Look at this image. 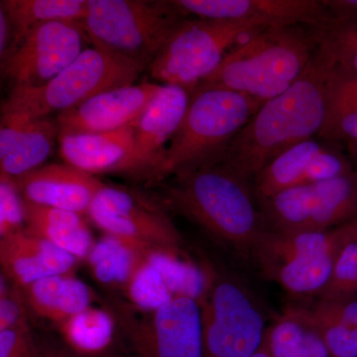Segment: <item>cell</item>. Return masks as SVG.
Wrapping results in <instances>:
<instances>
[{
    "label": "cell",
    "mask_w": 357,
    "mask_h": 357,
    "mask_svg": "<svg viewBox=\"0 0 357 357\" xmlns=\"http://www.w3.org/2000/svg\"><path fill=\"white\" fill-rule=\"evenodd\" d=\"M333 67L318 47L299 79L263 102L229 145L210 160L251 184L275 157L319 134L326 121V86Z\"/></svg>",
    "instance_id": "cell-1"
},
{
    "label": "cell",
    "mask_w": 357,
    "mask_h": 357,
    "mask_svg": "<svg viewBox=\"0 0 357 357\" xmlns=\"http://www.w3.org/2000/svg\"><path fill=\"white\" fill-rule=\"evenodd\" d=\"M167 185V203L218 243L250 259L265 232L250 183L215 161L178 171Z\"/></svg>",
    "instance_id": "cell-2"
},
{
    "label": "cell",
    "mask_w": 357,
    "mask_h": 357,
    "mask_svg": "<svg viewBox=\"0 0 357 357\" xmlns=\"http://www.w3.org/2000/svg\"><path fill=\"white\" fill-rule=\"evenodd\" d=\"M306 27H269L253 33L199 86L231 89L262 102L281 95L299 79L318 49L314 28Z\"/></svg>",
    "instance_id": "cell-3"
},
{
    "label": "cell",
    "mask_w": 357,
    "mask_h": 357,
    "mask_svg": "<svg viewBox=\"0 0 357 357\" xmlns=\"http://www.w3.org/2000/svg\"><path fill=\"white\" fill-rule=\"evenodd\" d=\"M262 100L231 89L198 86L180 128L147 174L163 180L217 156L261 107Z\"/></svg>",
    "instance_id": "cell-4"
},
{
    "label": "cell",
    "mask_w": 357,
    "mask_h": 357,
    "mask_svg": "<svg viewBox=\"0 0 357 357\" xmlns=\"http://www.w3.org/2000/svg\"><path fill=\"white\" fill-rule=\"evenodd\" d=\"M185 20L187 15L173 1L88 0L82 27L95 48L144 70Z\"/></svg>",
    "instance_id": "cell-5"
},
{
    "label": "cell",
    "mask_w": 357,
    "mask_h": 357,
    "mask_svg": "<svg viewBox=\"0 0 357 357\" xmlns=\"http://www.w3.org/2000/svg\"><path fill=\"white\" fill-rule=\"evenodd\" d=\"M142 72L138 66L109 52L86 49L43 86L13 88L2 102L1 121H28L61 114L103 91L134 84Z\"/></svg>",
    "instance_id": "cell-6"
},
{
    "label": "cell",
    "mask_w": 357,
    "mask_h": 357,
    "mask_svg": "<svg viewBox=\"0 0 357 357\" xmlns=\"http://www.w3.org/2000/svg\"><path fill=\"white\" fill-rule=\"evenodd\" d=\"M208 267L201 301L204 357H251L264 344L270 326L261 302L230 272Z\"/></svg>",
    "instance_id": "cell-7"
},
{
    "label": "cell",
    "mask_w": 357,
    "mask_h": 357,
    "mask_svg": "<svg viewBox=\"0 0 357 357\" xmlns=\"http://www.w3.org/2000/svg\"><path fill=\"white\" fill-rule=\"evenodd\" d=\"M264 28L239 20H185L149 67L152 79L191 93L218 69L243 35Z\"/></svg>",
    "instance_id": "cell-8"
},
{
    "label": "cell",
    "mask_w": 357,
    "mask_h": 357,
    "mask_svg": "<svg viewBox=\"0 0 357 357\" xmlns=\"http://www.w3.org/2000/svg\"><path fill=\"white\" fill-rule=\"evenodd\" d=\"M119 325L137 357H204L203 319L199 301L177 296L152 312H140L119 305Z\"/></svg>",
    "instance_id": "cell-9"
},
{
    "label": "cell",
    "mask_w": 357,
    "mask_h": 357,
    "mask_svg": "<svg viewBox=\"0 0 357 357\" xmlns=\"http://www.w3.org/2000/svg\"><path fill=\"white\" fill-rule=\"evenodd\" d=\"M88 215L109 236L147 245L182 249V236L165 210L140 192L105 185Z\"/></svg>",
    "instance_id": "cell-10"
},
{
    "label": "cell",
    "mask_w": 357,
    "mask_h": 357,
    "mask_svg": "<svg viewBox=\"0 0 357 357\" xmlns=\"http://www.w3.org/2000/svg\"><path fill=\"white\" fill-rule=\"evenodd\" d=\"M88 39L79 23L54 21L36 26L1 62V73L13 88H36L72 64Z\"/></svg>",
    "instance_id": "cell-11"
},
{
    "label": "cell",
    "mask_w": 357,
    "mask_h": 357,
    "mask_svg": "<svg viewBox=\"0 0 357 357\" xmlns=\"http://www.w3.org/2000/svg\"><path fill=\"white\" fill-rule=\"evenodd\" d=\"M185 14L204 20H239L261 28H321L333 20L323 0H173Z\"/></svg>",
    "instance_id": "cell-12"
},
{
    "label": "cell",
    "mask_w": 357,
    "mask_h": 357,
    "mask_svg": "<svg viewBox=\"0 0 357 357\" xmlns=\"http://www.w3.org/2000/svg\"><path fill=\"white\" fill-rule=\"evenodd\" d=\"M162 84L121 86L91 96L73 109L58 114L61 136L103 133L136 123Z\"/></svg>",
    "instance_id": "cell-13"
},
{
    "label": "cell",
    "mask_w": 357,
    "mask_h": 357,
    "mask_svg": "<svg viewBox=\"0 0 357 357\" xmlns=\"http://www.w3.org/2000/svg\"><path fill=\"white\" fill-rule=\"evenodd\" d=\"M191 93L182 86L162 84L136 123L132 151L117 173L146 178L155 162L177 132L189 107Z\"/></svg>",
    "instance_id": "cell-14"
},
{
    "label": "cell",
    "mask_w": 357,
    "mask_h": 357,
    "mask_svg": "<svg viewBox=\"0 0 357 357\" xmlns=\"http://www.w3.org/2000/svg\"><path fill=\"white\" fill-rule=\"evenodd\" d=\"M13 180L24 201L79 215H88L105 185L95 175L69 164H49Z\"/></svg>",
    "instance_id": "cell-15"
},
{
    "label": "cell",
    "mask_w": 357,
    "mask_h": 357,
    "mask_svg": "<svg viewBox=\"0 0 357 357\" xmlns=\"http://www.w3.org/2000/svg\"><path fill=\"white\" fill-rule=\"evenodd\" d=\"M77 263L74 256L25 229L0 238L1 274L20 288L47 277L73 273Z\"/></svg>",
    "instance_id": "cell-16"
},
{
    "label": "cell",
    "mask_w": 357,
    "mask_h": 357,
    "mask_svg": "<svg viewBox=\"0 0 357 357\" xmlns=\"http://www.w3.org/2000/svg\"><path fill=\"white\" fill-rule=\"evenodd\" d=\"M60 138L57 119L50 116L28 121H1L0 176L16 178L43 165Z\"/></svg>",
    "instance_id": "cell-17"
},
{
    "label": "cell",
    "mask_w": 357,
    "mask_h": 357,
    "mask_svg": "<svg viewBox=\"0 0 357 357\" xmlns=\"http://www.w3.org/2000/svg\"><path fill=\"white\" fill-rule=\"evenodd\" d=\"M136 123L110 132L61 136V157L66 164L91 175L117 173L132 151Z\"/></svg>",
    "instance_id": "cell-18"
},
{
    "label": "cell",
    "mask_w": 357,
    "mask_h": 357,
    "mask_svg": "<svg viewBox=\"0 0 357 357\" xmlns=\"http://www.w3.org/2000/svg\"><path fill=\"white\" fill-rule=\"evenodd\" d=\"M21 289L30 312L57 326L95 300L93 290L74 272L47 277Z\"/></svg>",
    "instance_id": "cell-19"
},
{
    "label": "cell",
    "mask_w": 357,
    "mask_h": 357,
    "mask_svg": "<svg viewBox=\"0 0 357 357\" xmlns=\"http://www.w3.org/2000/svg\"><path fill=\"white\" fill-rule=\"evenodd\" d=\"M25 229L79 260H86L96 241L83 215L24 201Z\"/></svg>",
    "instance_id": "cell-20"
},
{
    "label": "cell",
    "mask_w": 357,
    "mask_h": 357,
    "mask_svg": "<svg viewBox=\"0 0 357 357\" xmlns=\"http://www.w3.org/2000/svg\"><path fill=\"white\" fill-rule=\"evenodd\" d=\"M151 245L105 234L96 243L86 261L93 278L103 286L122 291L146 259Z\"/></svg>",
    "instance_id": "cell-21"
},
{
    "label": "cell",
    "mask_w": 357,
    "mask_h": 357,
    "mask_svg": "<svg viewBox=\"0 0 357 357\" xmlns=\"http://www.w3.org/2000/svg\"><path fill=\"white\" fill-rule=\"evenodd\" d=\"M342 248L294 256L268 268L263 273L292 295L319 297L330 282Z\"/></svg>",
    "instance_id": "cell-22"
},
{
    "label": "cell",
    "mask_w": 357,
    "mask_h": 357,
    "mask_svg": "<svg viewBox=\"0 0 357 357\" xmlns=\"http://www.w3.org/2000/svg\"><path fill=\"white\" fill-rule=\"evenodd\" d=\"M357 218V174L312 184L309 231H326Z\"/></svg>",
    "instance_id": "cell-23"
},
{
    "label": "cell",
    "mask_w": 357,
    "mask_h": 357,
    "mask_svg": "<svg viewBox=\"0 0 357 357\" xmlns=\"http://www.w3.org/2000/svg\"><path fill=\"white\" fill-rule=\"evenodd\" d=\"M0 3L13 30V46L7 57L36 26L54 21H69L82 25L88 13L86 0H1Z\"/></svg>",
    "instance_id": "cell-24"
},
{
    "label": "cell",
    "mask_w": 357,
    "mask_h": 357,
    "mask_svg": "<svg viewBox=\"0 0 357 357\" xmlns=\"http://www.w3.org/2000/svg\"><path fill=\"white\" fill-rule=\"evenodd\" d=\"M321 149L323 146L319 141L312 138L294 145L275 157L251 181L257 202L289 188L307 185V169Z\"/></svg>",
    "instance_id": "cell-25"
},
{
    "label": "cell",
    "mask_w": 357,
    "mask_h": 357,
    "mask_svg": "<svg viewBox=\"0 0 357 357\" xmlns=\"http://www.w3.org/2000/svg\"><path fill=\"white\" fill-rule=\"evenodd\" d=\"M116 319L112 312L91 306L58 325L66 344L84 357L100 356L109 349L115 335Z\"/></svg>",
    "instance_id": "cell-26"
},
{
    "label": "cell",
    "mask_w": 357,
    "mask_h": 357,
    "mask_svg": "<svg viewBox=\"0 0 357 357\" xmlns=\"http://www.w3.org/2000/svg\"><path fill=\"white\" fill-rule=\"evenodd\" d=\"M146 259L158 272L174 297L187 296L201 302L208 285V267L198 266L182 249L149 246Z\"/></svg>",
    "instance_id": "cell-27"
},
{
    "label": "cell",
    "mask_w": 357,
    "mask_h": 357,
    "mask_svg": "<svg viewBox=\"0 0 357 357\" xmlns=\"http://www.w3.org/2000/svg\"><path fill=\"white\" fill-rule=\"evenodd\" d=\"M312 184L296 185L258 202L265 231L296 234L309 231Z\"/></svg>",
    "instance_id": "cell-28"
},
{
    "label": "cell",
    "mask_w": 357,
    "mask_h": 357,
    "mask_svg": "<svg viewBox=\"0 0 357 357\" xmlns=\"http://www.w3.org/2000/svg\"><path fill=\"white\" fill-rule=\"evenodd\" d=\"M314 31L319 50L333 66L357 75V21L332 20Z\"/></svg>",
    "instance_id": "cell-29"
},
{
    "label": "cell",
    "mask_w": 357,
    "mask_h": 357,
    "mask_svg": "<svg viewBox=\"0 0 357 357\" xmlns=\"http://www.w3.org/2000/svg\"><path fill=\"white\" fill-rule=\"evenodd\" d=\"M122 293L128 300L129 307L141 312L154 311L174 297L147 259L134 272Z\"/></svg>",
    "instance_id": "cell-30"
},
{
    "label": "cell",
    "mask_w": 357,
    "mask_h": 357,
    "mask_svg": "<svg viewBox=\"0 0 357 357\" xmlns=\"http://www.w3.org/2000/svg\"><path fill=\"white\" fill-rule=\"evenodd\" d=\"M318 298L324 300L357 299V231L340 249L330 282Z\"/></svg>",
    "instance_id": "cell-31"
},
{
    "label": "cell",
    "mask_w": 357,
    "mask_h": 357,
    "mask_svg": "<svg viewBox=\"0 0 357 357\" xmlns=\"http://www.w3.org/2000/svg\"><path fill=\"white\" fill-rule=\"evenodd\" d=\"M307 323L316 330L323 340L332 357H357V330L310 316L304 307H300Z\"/></svg>",
    "instance_id": "cell-32"
},
{
    "label": "cell",
    "mask_w": 357,
    "mask_h": 357,
    "mask_svg": "<svg viewBox=\"0 0 357 357\" xmlns=\"http://www.w3.org/2000/svg\"><path fill=\"white\" fill-rule=\"evenodd\" d=\"M24 229V199L13 178L0 176V238Z\"/></svg>",
    "instance_id": "cell-33"
},
{
    "label": "cell",
    "mask_w": 357,
    "mask_h": 357,
    "mask_svg": "<svg viewBox=\"0 0 357 357\" xmlns=\"http://www.w3.org/2000/svg\"><path fill=\"white\" fill-rule=\"evenodd\" d=\"M29 307L22 289L0 276V331L30 326Z\"/></svg>",
    "instance_id": "cell-34"
},
{
    "label": "cell",
    "mask_w": 357,
    "mask_h": 357,
    "mask_svg": "<svg viewBox=\"0 0 357 357\" xmlns=\"http://www.w3.org/2000/svg\"><path fill=\"white\" fill-rule=\"evenodd\" d=\"M357 107V75L333 67L326 86V115Z\"/></svg>",
    "instance_id": "cell-35"
},
{
    "label": "cell",
    "mask_w": 357,
    "mask_h": 357,
    "mask_svg": "<svg viewBox=\"0 0 357 357\" xmlns=\"http://www.w3.org/2000/svg\"><path fill=\"white\" fill-rule=\"evenodd\" d=\"M303 307L314 318L328 319L357 330V299H318L311 306Z\"/></svg>",
    "instance_id": "cell-36"
},
{
    "label": "cell",
    "mask_w": 357,
    "mask_h": 357,
    "mask_svg": "<svg viewBox=\"0 0 357 357\" xmlns=\"http://www.w3.org/2000/svg\"><path fill=\"white\" fill-rule=\"evenodd\" d=\"M351 173L349 164L340 155L325 147L314 157L307 173V184H316Z\"/></svg>",
    "instance_id": "cell-37"
},
{
    "label": "cell",
    "mask_w": 357,
    "mask_h": 357,
    "mask_svg": "<svg viewBox=\"0 0 357 357\" xmlns=\"http://www.w3.org/2000/svg\"><path fill=\"white\" fill-rule=\"evenodd\" d=\"M319 135L328 140L357 141V107L326 115Z\"/></svg>",
    "instance_id": "cell-38"
},
{
    "label": "cell",
    "mask_w": 357,
    "mask_h": 357,
    "mask_svg": "<svg viewBox=\"0 0 357 357\" xmlns=\"http://www.w3.org/2000/svg\"><path fill=\"white\" fill-rule=\"evenodd\" d=\"M37 347L30 326L0 331V357H20Z\"/></svg>",
    "instance_id": "cell-39"
},
{
    "label": "cell",
    "mask_w": 357,
    "mask_h": 357,
    "mask_svg": "<svg viewBox=\"0 0 357 357\" xmlns=\"http://www.w3.org/2000/svg\"><path fill=\"white\" fill-rule=\"evenodd\" d=\"M333 20L357 21V0H323Z\"/></svg>",
    "instance_id": "cell-40"
},
{
    "label": "cell",
    "mask_w": 357,
    "mask_h": 357,
    "mask_svg": "<svg viewBox=\"0 0 357 357\" xmlns=\"http://www.w3.org/2000/svg\"><path fill=\"white\" fill-rule=\"evenodd\" d=\"M301 311H302V310H301ZM305 319H306V318H305ZM306 321L307 335L304 351L297 357H332L328 349H326L325 344H324L323 340L319 337V333L307 323V319Z\"/></svg>",
    "instance_id": "cell-41"
},
{
    "label": "cell",
    "mask_w": 357,
    "mask_h": 357,
    "mask_svg": "<svg viewBox=\"0 0 357 357\" xmlns=\"http://www.w3.org/2000/svg\"><path fill=\"white\" fill-rule=\"evenodd\" d=\"M13 42V30L6 13L0 8V58L1 61L8 55Z\"/></svg>",
    "instance_id": "cell-42"
},
{
    "label": "cell",
    "mask_w": 357,
    "mask_h": 357,
    "mask_svg": "<svg viewBox=\"0 0 357 357\" xmlns=\"http://www.w3.org/2000/svg\"><path fill=\"white\" fill-rule=\"evenodd\" d=\"M41 357H73L69 351L60 347H49L41 349Z\"/></svg>",
    "instance_id": "cell-43"
},
{
    "label": "cell",
    "mask_w": 357,
    "mask_h": 357,
    "mask_svg": "<svg viewBox=\"0 0 357 357\" xmlns=\"http://www.w3.org/2000/svg\"><path fill=\"white\" fill-rule=\"evenodd\" d=\"M251 357H272L271 354H270L269 349H268L266 338H265L264 344L260 347L259 351L256 352L255 356Z\"/></svg>",
    "instance_id": "cell-44"
},
{
    "label": "cell",
    "mask_w": 357,
    "mask_h": 357,
    "mask_svg": "<svg viewBox=\"0 0 357 357\" xmlns=\"http://www.w3.org/2000/svg\"><path fill=\"white\" fill-rule=\"evenodd\" d=\"M20 357H41V349L39 347H37L36 349H33V351L27 352V354H23Z\"/></svg>",
    "instance_id": "cell-45"
},
{
    "label": "cell",
    "mask_w": 357,
    "mask_h": 357,
    "mask_svg": "<svg viewBox=\"0 0 357 357\" xmlns=\"http://www.w3.org/2000/svg\"><path fill=\"white\" fill-rule=\"evenodd\" d=\"M117 357H121V356H117Z\"/></svg>",
    "instance_id": "cell-46"
}]
</instances>
